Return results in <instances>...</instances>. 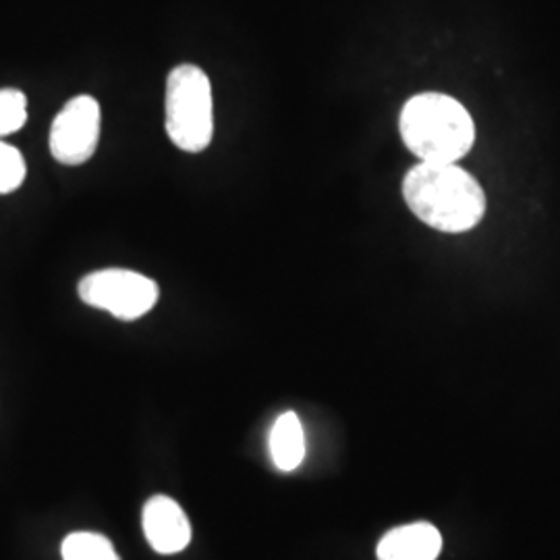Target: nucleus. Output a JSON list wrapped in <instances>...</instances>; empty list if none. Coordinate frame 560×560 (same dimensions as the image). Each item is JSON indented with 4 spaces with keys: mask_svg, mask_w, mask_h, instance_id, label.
Returning a JSON list of instances; mask_svg holds the SVG:
<instances>
[{
    "mask_svg": "<svg viewBox=\"0 0 560 560\" xmlns=\"http://www.w3.org/2000/svg\"><path fill=\"white\" fill-rule=\"evenodd\" d=\"M407 208L423 224L442 233H465L486 212L480 183L455 162H420L402 180Z\"/></svg>",
    "mask_w": 560,
    "mask_h": 560,
    "instance_id": "nucleus-1",
    "label": "nucleus"
},
{
    "mask_svg": "<svg viewBox=\"0 0 560 560\" xmlns=\"http://www.w3.org/2000/svg\"><path fill=\"white\" fill-rule=\"evenodd\" d=\"M399 129L405 145L421 162H457L476 141V125L467 108L439 92H423L407 101Z\"/></svg>",
    "mask_w": 560,
    "mask_h": 560,
    "instance_id": "nucleus-2",
    "label": "nucleus"
},
{
    "mask_svg": "<svg viewBox=\"0 0 560 560\" xmlns=\"http://www.w3.org/2000/svg\"><path fill=\"white\" fill-rule=\"evenodd\" d=\"M166 136L183 152L200 154L214 136L212 83L198 65L175 67L166 80L164 96Z\"/></svg>",
    "mask_w": 560,
    "mask_h": 560,
    "instance_id": "nucleus-3",
    "label": "nucleus"
},
{
    "mask_svg": "<svg viewBox=\"0 0 560 560\" xmlns=\"http://www.w3.org/2000/svg\"><path fill=\"white\" fill-rule=\"evenodd\" d=\"M80 300L117 320H140L161 300L156 280L127 268H104L80 280Z\"/></svg>",
    "mask_w": 560,
    "mask_h": 560,
    "instance_id": "nucleus-4",
    "label": "nucleus"
},
{
    "mask_svg": "<svg viewBox=\"0 0 560 560\" xmlns=\"http://www.w3.org/2000/svg\"><path fill=\"white\" fill-rule=\"evenodd\" d=\"M102 110L94 96L81 94L62 106L50 127V154L65 166L90 161L101 141Z\"/></svg>",
    "mask_w": 560,
    "mask_h": 560,
    "instance_id": "nucleus-5",
    "label": "nucleus"
},
{
    "mask_svg": "<svg viewBox=\"0 0 560 560\" xmlns=\"http://www.w3.org/2000/svg\"><path fill=\"white\" fill-rule=\"evenodd\" d=\"M143 534L161 555H177L191 541V523L180 504L168 497H152L143 506Z\"/></svg>",
    "mask_w": 560,
    "mask_h": 560,
    "instance_id": "nucleus-6",
    "label": "nucleus"
},
{
    "mask_svg": "<svg viewBox=\"0 0 560 560\" xmlns=\"http://www.w3.org/2000/svg\"><path fill=\"white\" fill-rule=\"evenodd\" d=\"M442 550L441 532L430 523L395 527L378 544V560H436Z\"/></svg>",
    "mask_w": 560,
    "mask_h": 560,
    "instance_id": "nucleus-7",
    "label": "nucleus"
},
{
    "mask_svg": "<svg viewBox=\"0 0 560 560\" xmlns=\"http://www.w3.org/2000/svg\"><path fill=\"white\" fill-rule=\"evenodd\" d=\"M270 457L280 471H295L305 457V434L295 411H284L270 430Z\"/></svg>",
    "mask_w": 560,
    "mask_h": 560,
    "instance_id": "nucleus-8",
    "label": "nucleus"
},
{
    "mask_svg": "<svg viewBox=\"0 0 560 560\" xmlns=\"http://www.w3.org/2000/svg\"><path fill=\"white\" fill-rule=\"evenodd\" d=\"M62 560H120L108 538L94 532H75L62 541Z\"/></svg>",
    "mask_w": 560,
    "mask_h": 560,
    "instance_id": "nucleus-9",
    "label": "nucleus"
},
{
    "mask_svg": "<svg viewBox=\"0 0 560 560\" xmlns=\"http://www.w3.org/2000/svg\"><path fill=\"white\" fill-rule=\"evenodd\" d=\"M27 122V98L20 90H0V138L18 133Z\"/></svg>",
    "mask_w": 560,
    "mask_h": 560,
    "instance_id": "nucleus-10",
    "label": "nucleus"
},
{
    "mask_svg": "<svg viewBox=\"0 0 560 560\" xmlns=\"http://www.w3.org/2000/svg\"><path fill=\"white\" fill-rule=\"evenodd\" d=\"M27 175V164L15 145L0 141V196L20 189Z\"/></svg>",
    "mask_w": 560,
    "mask_h": 560,
    "instance_id": "nucleus-11",
    "label": "nucleus"
}]
</instances>
